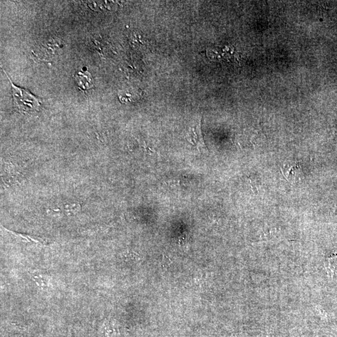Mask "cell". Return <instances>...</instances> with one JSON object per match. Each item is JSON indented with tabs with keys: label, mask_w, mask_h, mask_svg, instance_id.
<instances>
[{
	"label": "cell",
	"mask_w": 337,
	"mask_h": 337,
	"mask_svg": "<svg viewBox=\"0 0 337 337\" xmlns=\"http://www.w3.org/2000/svg\"><path fill=\"white\" fill-rule=\"evenodd\" d=\"M77 86L83 90H88L94 86V79L92 75L87 71L81 70L75 75Z\"/></svg>",
	"instance_id": "2"
},
{
	"label": "cell",
	"mask_w": 337,
	"mask_h": 337,
	"mask_svg": "<svg viewBox=\"0 0 337 337\" xmlns=\"http://www.w3.org/2000/svg\"><path fill=\"white\" fill-rule=\"evenodd\" d=\"M4 74L7 76L12 86V94L13 103L19 112L23 114H33L38 112L41 109V101L38 97L25 89L19 87L13 84L7 73L3 69Z\"/></svg>",
	"instance_id": "1"
},
{
	"label": "cell",
	"mask_w": 337,
	"mask_h": 337,
	"mask_svg": "<svg viewBox=\"0 0 337 337\" xmlns=\"http://www.w3.org/2000/svg\"><path fill=\"white\" fill-rule=\"evenodd\" d=\"M189 138L190 139V141L193 145L196 146L200 150H206V147L205 141H204L203 132H202L201 122L196 127L190 130Z\"/></svg>",
	"instance_id": "3"
}]
</instances>
